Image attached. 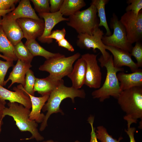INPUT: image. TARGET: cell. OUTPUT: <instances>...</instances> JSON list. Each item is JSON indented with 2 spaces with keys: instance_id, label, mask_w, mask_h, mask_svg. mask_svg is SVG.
<instances>
[{
  "instance_id": "6da1fadb",
  "label": "cell",
  "mask_w": 142,
  "mask_h": 142,
  "mask_svg": "<svg viewBox=\"0 0 142 142\" xmlns=\"http://www.w3.org/2000/svg\"><path fill=\"white\" fill-rule=\"evenodd\" d=\"M86 93L83 89H77L72 87H67L64 84V82L55 88L49 95L47 103L42 109L43 111H47L43 122L39 128L40 131H43L47 126V121L51 115L54 113H64L60 108L62 102L67 98H71L72 102H74V98L78 97L85 98Z\"/></svg>"
},
{
  "instance_id": "7a4b0ae2",
  "label": "cell",
  "mask_w": 142,
  "mask_h": 142,
  "mask_svg": "<svg viewBox=\"0 0 142 142\" xmlns=\"http://www.w3.org/2000/svg\"><path fill=\"white\" fill-rule=\"evenodd\" d=\"M98 60L101 67L106 68V75L102 86L93 91L92 95L93 98L99 99L101 102L109 98L110 96L117 99L122 91L117 73L118 72H123L124 69L122 67L117 68L114 66L112 55H110L107 59H104L101 55Z\"/></svg>"
},
{
  "instance_id": "3957f363",
  "label": "cell",
  "mask_w": 142,
  "mask_h": 142,
  "mask_svg": "<svg viewBox=\"0 0 142 142\" xmlns=\"http://www.w3.org/2000/svg\"><path fill=\"white\" fill-rule=\"evenodd\" d=\"M118 103L125 113L124 119L127 126L142 120V87H135L122 91L117 99Z\"/></svg>"
},
{
  "instance_id": "277c9868",
  "label": "cell",
  "mask_w": 142,
  "mask_h": 142,
  "mask_svg": "<svg viewBox=\"0 0 142 142\" xmlns=\"http://www.w3.org/2000/svg\"><path fill=\"white\" fill-rule=\"evenodd\" d=\"M8 107H6L3 112V117L8 115L12 117L16 124L22 132L28 131L32 135L29 138L21 140H28L35 139L37 141L43 140L44 137L38 132V124L34 120L29 119L30 109L17 102H9L7 103Z\"/></svg>"
},
{
  "instance_id": "5b68a950",
  "label": "cell",
  "mask_w": 142,
  "mask_h": 142,
  "mask_svg": "<svg viewBox=\"0 0 142 142\" xmlns=\"http://www.w3.org/2000/svg\"><path fill=\"white\" fill-rule=\"evenodd\" d=\"M97 13L96 7L90 3V6L87 9L69 16L67 24L74 29L78 34L92 35L99 27V20Z\"/></svg>"
},
{
  "instance_id": "8992f818",
  "label": "cell",
  "mask_w": 142,
  "mask_h": 142,
  "mask_svg": "<svg viewBox=\"0 0 142 142\" xmlns=\"http://www.w3.org/2000/svg\"><path fill=\"white\" fill-rule=\"evenodd\" d=\"M80 55L79 52L67 57L62 54L60 56L46 60L40 66L39 69L48 72L49 75L55 79H62L71 72L73 64L79 58Z\"/></svg>"
},
{
  "instance_id": "52a82bcc",
  "label": "cell",
  "mask_w": 142,
  "mask_h": 142,
  "mask_svg": "<svg viewBox=\"0 0 142 142\" xmlns=\"http://www.w3.org/2000/svg\"><path fill=\"white\" fill-rule=\"evenodd\" d=\"M110 27L113 29V33L109 36H103L102 39L103 43L105 45L115 47L130 53L133 47L132 44L127 39L124 26L114 13L110 19Z\"/></svg>"
},
{
  "instance_id": "ba28073f",
  "label": "cell",
  "mask_w": 142,
  "mask_h": 142,
  "mask_svg": "<svg viewBox=\"0 0 142 142\" xmlns=\"http://www.w3.org/2000/svg\"><path fill=\"white\" fill-rule=\"evenodd\" d=\"M120 21L124 26L127 39L133 44L142 39V11L137 15L131 11L126 12Z\"/></svg>"
},
{
  "instance_id": "9c48e42d",
  "label": "cell",
  "mask_w": 142,
  "mask_h": 142,
  "mask_svg": "<svg viewBox=\"0 0 142 142\" xmlns=\"http://www.w3.org/2000/svg\"><path fill=\"white\" fill-rule=\"evenodd\" d=\"M104 34L103 31L99 28L97 29L91 35L86 34H78L77 45L82 49L89 50L92 49L95 52L97 49L101 53L103 58L107 59L110 55L104 47L105 45L102 41Z\"/></svg>"
},
{
  "instance_id": "30bf717a",
  "label": "cell",
  "mask_w": 142,
  "mask_h": 142,
  "mask_svg": "<svg viewBox=\"0 0 142 142\" xmlns=\"http://www.w3.org/2000/svg\"><path fill=\"white\" fill-rule=\"evenodd\" d=\"M97 55L87 53L82 55L86 64L84 84L91 88L99 89L101 87L102 73L97 59Z\"/></svg>"
},
{
  "instance_id": "8fae6325",
  "label": "cell",
  "mask_w": 142,
  "mask_h": 142,
  "mask_svg": "<svg viewBox=\"0 0 142 142\" xmlns=\"http://www.w3.org/2000/svg\"><path fill=\"white\" fill-rule=\"evenodd\" d=\"M27 40L36 39L42 34L44 30V20L40 18L36 19L30 18H22L16 20Z\"/></svg>"
},
{
  "instance_id": "7c38bea8",
  "label": "cell",
  "mask_w": 142,
  "mask_h": 142,
  "mask_svg": "<svg viewBox=\"0 0 142 142\" xmlns=\"http://www.w3.org/2000/svg\"><path fill=\"white\" fill-rule=\"evenodd\" d=\"M104 47L106 50L112 53L113 65L115 67L121 68L123 66H127L132 72H136L139 69L136 63L132 59L130 52L113 47L105 45Z\"/></svg>"
},
{
  "instance_id": "4fadbf2b",
  "label": "cell",
  "mask_w": 142,
  "mask_h": 142,
  "mask_svg": "<svg viewBox=\"0 0 142 142\" xmlns=\"http://www.w3.org/2000/svg\"><path fill=\"white\" fill-rule=\"evenodd\" d=\"M1 25L6 35L14 46L24 38L22 31L16 20L10 18L7 14L2 17Z\"/></svg>"
},
{
  "instance_id": "5bb4252c",
  "label": "cell",
  "mask_w": 142,
  "mask_h": 142,
  "mask_svg": "<svg viewBox=\"0 0 142 142\" xmlns=\"http://www.w3.org/2000/svg\"><path fill=\"white\" fill-rule=\"evenodd\" d=\"M41 18H43L44 22L43 32L38 40L42 43L49 44L47 38L51 34L54 27L58 23L62 21H68V18L63 17L59 11L54 13H45L39 14Z\"/></svg>"
},
{
  "instance_id": "9a60e30c",
  "label": "cell",
  "mask_w": 142,
  "mask_h": 142,
  "mask_svg": "<svg viewBox=\"0 0 142 142\" xmlns=\"http://www.w3.org/2000/svg\"><path fill=\"white\" fill-rule=\"evenodd\" d=\"M15 91L9 90L0 85V99L8 100L11 102H17L30 109L32 108L31 103L29 96L22 90L14 87Z\"/></svg>"
},
{
  "instance_id": "2e32d148",
  "label": "cell",
  "mask_w": 142,
  "mask_h": 142,
  "mask_svg": "<svg viewBox=\"0 0 142 142\" xmlns=\"http://www.w3.org/2000/svg\"><path fill=\"white\" fill-rule=\"evenodd\" d=\"M32 67L31 63L25 62L18 59L16 64L13 67L12 70L10 73L8 78L4 81L3 86L6 85L7 83L11 80V83L8 88L15 83H20L23 87H24L26 73Z\"/></svg>"
},
{
  "instance_id": "e0dca14e",
  "label": "cell",
  "mask_w": 142,
  "mask_h": 142,
  "mask_svg": "<svg viewBox=\"0 0 142 142\" xmlns=\"http://www.w3.org/2000/svg\"><path fill=\"white\" fill-rule=\"evenodd\" d=\"M86 72V64L82 58L76 62L71 72L67 76L72 83V87L79 89L84 84Z\"/></svg>"
},
{
  "instance_id": "ac0fdd59",
  "label": "cell",
  "mask_w": 142,
  "mask_h": 142,
  "mask_svg": "<svg viewBox=\"0 0 142 142\" xmlns=\"http://www.w3.org/2000/svg\"><path fill=\"white\" fill-rule=\"evenodd\" d=\"M121 91L135 87H142V70L129 74H126L123 72L117 74Z\"/></svg>"
},
{
  "instance_id": "d6986e66",
  "label": "cell",
  "mask_w": 142,
  "mask_h": 142,
  "mask_svg": "<svg viewBox=\"0 0 142 142\" xmlns=\"http://www.w3.org/2000/svg\"><path fill=\"white\" fill-rule=\"evenodd\" d=\"M10 18L16 20L22 18H30L36 19H40L36 14L29 0H21L18 6L7 14Z\"/></svg>"
},
{
  "instance_id": "ffe728a7",
  "label": "cell",
  "mask_w": 142,
  "mask_h": 142,
  "mask_svg": "<svg viewBox=\"0 0 142 142\" xmlns=\"http://www.w3.org/2000/svg\"><path fill=\"white\" fill-rule=\"evenodd\" d=\"M64 82L63 79L56 80L49 75L45 78H36L33 90L42 96L49 95L55 88Z\"/></svg>"
},
{
  "instance_id": "44dd1931",
  "label": "cell",
  "mask_w": 142,
  "mask_h": 142,
  "mask_svg": "<svg viewBox=\"0 0 142 142\" xmlns=\"http://www.w3.org/2000/svg\"><path fill=\"white\" fill-rule=\"evenodd\" d=\"M29 97L32 105V110L29 115V119L35 121L37 123H42L45 115L41 113L43 107L49 98V95H46L39 97H36L25 93Z\"/></svg>"
},
{
  "instance_id": "7402d4cb",
  "label": "cell",
  "mask_w": 142,
  "mask_h": 142,
  "mask_svg": "<svg viewBox=\"0 0 142 142\" xmlns=\"http://www.w3.org/2000/svg\"><path fill=\"white\" fill-rule=\"evenodd\" d=\"M24 45L33 57L36 56H42L47 60L60 56L62 54L59 53H52L46 50L42 47L36 39L27 40Z\"/></svg>"
},
{
  "instance_id": "603a6c76",
  "label": "cell",
  "mask_w": 142,
  "mask_h": 142,
  "mask_svg": "<svg viewBox=\"0 0 142 142\" xmlns=\"http://www.w3.org/2000/svg\"><path fill=\"white\" fill-rule=\"evenodd\" d=\"M0 52L13 61L18 60L14 53V46L6 35L1 25H0Z\"/></svg>"
},
{
  "instance_id": "cb8c5ba5",
  "label": "cell",
  "mask_w": 142,
  "mask_h": 142,
  "mask_svg": "<svg viewBox=\"0 0 142 142\" xmlns=\"http://www.w3.org/2000/svg\"><path fill=\"white\" fill-rule=\"evenodd\" d=\"M86 5L83 0H64L59 11L63 16H69L80 11Z\"/></svg>"
},
{
  "instance_id": "d4e9b609",
  "label": "cell",
  "mask_w": 142,
  "mask_h": 142,
  "mask_svg": "<svg viewBox=\"0 0 142 142\" xmlns=\"http://www.w3.org/2000/svg\"><path fill=\"white\" fill-rule=\"evenodd\" d=\"M109 1L108 0H92L91 4L96 7L99 18V26L104 27L106 29L105 35L109 36L111 32L108 25L106 19L105 6Z\"/></svg>"
},
{
  "instance_id": "484cf974",
  "label": "cell",
  "mask_w": 142,
  "mask_h": 142,
  "mask_svg": "<svg viewBox=\"0 0 142 142\" xmlns=\"http://www.w3.org/2000/svg\"><path fill=\"white\" fill-rule=\"evenodd\" d=\"M14 53L18 60L31 63L34 57L22 41L14 45Z\"/></svg>"
},
{
  "instance_id": "4316f807",
  "label": "cell",
  "mask_w": 142,
  "mask_h": 142,
  "mask_svg": "<svg viewBox=\"0 0 142 142\" xmlns=\"http://www.w3.org/2000/svg\"><path fill=\"white\" fill-rule=\"evenodd\" d=\"M36 78L34 76L33 71L29 69L27 72L25 78V85L23 87L21 84L17 86V87L23 91L25 93H28L34 96L33 90Z\"/></svg>"
},
{
  "instance_id": "83f0119b",
  "label": "cell",
  "mask_w": 142,
  "mask_h": 142,
  "mask_svg": "<svg viewBox=\"0 0 142 142\" xmlns=\"http://www.w3.org/2000/svg\"><path fill=\"white\" fill-rule=\"evenodd\" d=\"M95 131L97 139L100 142H120L123 139L122 137H120L118 140L113 138L108 134L106 129L103 126H98Z\"/></svg>"
},
{
  "instance_id": "f1b7e54d",
  "label": "cell",
  "mask_w": 142,
  "mask_h": 142,
  "mask_svg": "<svg viewBox=\"0 0 142 142\" xmlns=\"http://www.w3.org/2000/svg\"><path fill=\"white\" fill-rule=\"evenodd\" d=\"M33 3L34 9L40 14L50 13L49 0H31Z\"/></svg>"
},
{
  "instance_id": "f546056e",
  "label": "cell",
  "mask_w": 142,
  "mask_h": 142,
  "mask_svg": "<svg viewBox=\"0 0 142 142\" xmlns=\"http://www.w3.org/2000/svg\"><path fill=\"white\" fill-rule=\"evenodd\" d=\"M131 54L135 58L136 63L138 67H142V44L140 41H138L135 43V46L133 47Z\"/></svg>"
},
{
  "instance_id": "4dcf8cb0",
  "label": "cell",
  "mask_w": 142,
  "mask_h": 142,
  "mask_svg": "<svg viewBox=\"0 0 142 142\" xmlns=\"http://www.w3.org/2000/svg\"><path fill=\"white\" fill-rule=\"evenodd\" d=\"M13 61H4L0 59V85L3 86L5 76L9 68L13 67Z\"/></svg>"
},
{
  "instance_id": "1f68e13d",
  "label": "cell",
  "mask_w": 142,
  "mask_h": 142,
  "mask_svg": "<svg viewBox=\"0 0 142 142\" xmlns=\"http://www.w3.org/2000/svg\"><path fill=\"white\" fill-rule=\"evenodd\" d=\"M128 6L125 9L126 12L131 11L137 15L142 8V0H128Z\"/></svg>"
},
{
  "instance_id": "d6a6232c",
  "label": "cell",
  "mask_w": 142,
  "mask_h": 142,
  "mask_svg": "<svg viewBox=\"0 0 142 142\" xmlns=\"http://www.w3.org/2000/svg\"><path fill=\"white\" fill-rule=\"evenodd\" d=\"M66 34V30L64 28L61 30L57 29L52 31L50 34L47 38L49 44L52 43L53 39H55L56 42H58L65 38Z\"/></svg>"
},
{
  "instance_id": "836d02e7",
  "label": "cell",
  "mask_w": 142,
  "mask_h": 142,
  "mask_svg": "<svg viewBox=\"0 0 142 142\" xmlns=\"http://www.w3.org/2000/svg\"><path fill=\"white\" fill-rule=\"evenodd\" d=\"M18 0H0L1 10H7L15 8V4L19 2Z\"/></svg>"
},
{
  "instance_id": "e575fe53",
  "label": "cell",
  "mask_w": 142,
  "mask_h": 142,
  "mask_svg": "<svg viewBox=\"0 0 142 142\" xmlns=\"http://www.w3.org/2000/svg\"><path fill=\"white\" fill-rule=\"evenodd\" d=\"M64 0H50L49 3L50 12L54 13L59 11Z\"/></svg>"
},
{
  "instance_id": "d590c367",
  "label": "cell",
  "mask_w": 142,
  "mask_h": 142,
  "mask_svg": "<svg viewBox=\"0 0 142 142\" xmlns=\"http://www.w3.org/2000/svg\"><path fill=\"white\" fill-rule=\"evenodd\" d=\"M94 117L90 115L88 119V123L90 124L91 128V131L90 133L91 138L89 142H98L96 137L95 132V129L93 126Z\"/></svg>"
},
{
  "instance_id": "8d00e7d4",
  "label": "cell",
  "mask_w": 142,
  "mask_h": 142,
  "mask_svg": "<svg viewBox=\"0 0 142 142\" xmlns=\"http://www.w3.org/2000/svg\"><path fill=\"white\" fill-rule=\"evenodd\" d=\"M58 44L59 46L65 48L70 51H74L73 47L65 38L58 42Z\"/></svg>"
},
{
  "instance_id": "74e56055",
  "label": "cell",
  "mask_w": 142,
  "mask_h": 142,
  "mask_svg": "<svg viewBox=\"0 0 142 142\" xmlns=\"http://www.w3.org/2000/svg\"><path fill=\"white\" fill-rule=\"evenodd\" d=\"M6 102L5 100L0 99V133L2 131V126L3 124V112Z\"/></svg>"
},
{
  "instance_id": "f35d334b",
  "label": "cell",
  "mask_w": 142,
  "mask_h": 142,
  "mask_svg": "<svg viewBox=\"0 0 142 142\" xmlns=\"http://www.w3.org/2000/svg\"><path fill=\"white\" fill-rule=\"evenodd\" d=\"M135 130V128L131 126H127V129H125V131L129 138L130 142H136L134 137V133Z\"/></svg>"
},
{
  "instance_id": "ab89813d",
  "label": "cell",
  "mask_w": 142,
  "mask_h": 142,
  "mask_svg": "<svg viewBox=\"0 0 142 142\" xmlns=\"http://www.w3.org/2000/svg\"><path fill=\"white\" fill-rule=\"evenodd\" d=\"M14 9H12L7 10H0V16L2 17H3L6 15L7 14L10 12L13 11Z\"/></svg>"
},
{
  "instance_id": "60d3db41",
  "label": "cell",
  "mask_w": 142,
  "mask_h": 142,
  "mask_svg": "<svg viewBox=\"0 0 142 142\" xmlns=\"http://www.w3.org/2000/svg\"><path fill=\"white\" fill-rule=\"evenodd\" d=\"M0 57H1L3 59H4L6 60L7 61H13V60H12L11 59L9 58L4 55H2L0 54Z\"/></svg>"
},
{
  "instance_id": "b9f144b4",
  "label": "cell",
  "mask_w": 142,
  "mask_h": 142,
  "mask_svg": "<svg viewBox=\"0 0 142 142\" xmlns=\"http://www.w3.org/2000/svg\"><path fill=\"white\" fill-rule=\"evenodd\" d=\"M42 142H58L57 141H55L52 140H49L47 141H44Z\"/></svg>"
},
{
  "instance_id": "7bdbcfd3",
  "label": "cell",
  "mask_w": 142,
  "mask_h": 142,
  "mask_svg": "<svg viewBox=\"0 0 142 142\" xmlns=\"http://www.w3.org/2000/svg\"><path fill=\"white\" fill-rule=\"evenodd\" d=\"M2 17L0 16V25H2Z\"/></svg>"
},
{
  "instance_id": "ee69618b",
  "label": "cell",
  "mask_w": 142,
  "mask_h": 142,
  "mask_svg": "<svg viewBox=\"0 0 142 142\" xmlns=\"http://www.w3.org/2000/svg\"><path fill=\"white\" fill-rule=\"evenodd\" d=\"M74 142H80V141H78V140H77V141H75Z\"/></svg>"
},
{
  "instance_id": "f6af8a7d",
  "label": "cell",
  "mask_w": 142,
  "mask_h": 142,
  "mask_svg": "<svg viewBox=\"0 0 142 142\" xmlns=\"http://www.w3.org/2000/svg\"><path fill=\"white\" fill-rule=\"evenodd\" d=\"M0 10H1L0 8Z\"/></svg>"
}]
</instances>
